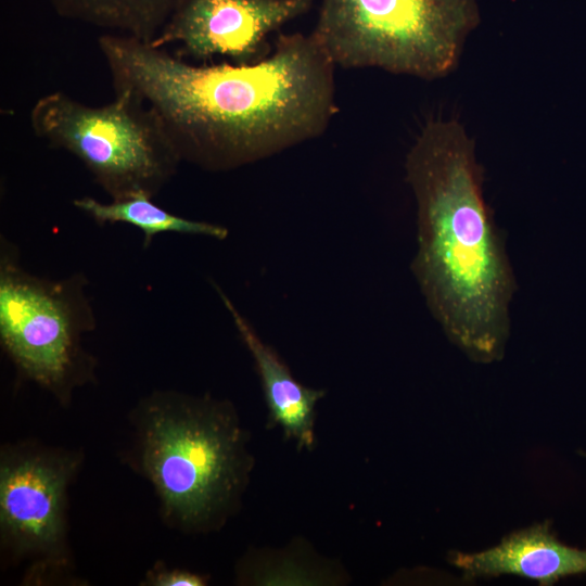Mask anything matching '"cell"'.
Returning <instances> with one entry per match:
<instances>
[{
  "instance_id": "3",
  "label": "cell",
  "mask_w": 586,
  "mask_h": 586,
  "mask_svg": "<svg viewBox=\"0 0 586 586\" xmlns=\"http://www.w3.org/2000/svg\"><path fill=\"white\" fill-rule=\"evenodd\" d=\"M131 420L137 469L153 485L163 519L187 533L221 528L238 512L254 463L232 404L154 392Z\"/></svg>"
},
{
  "instance_id": "9",
  "label": "cell",
  "mask_w": 586,
  "mask_h": 586,
  "mask_svg": "<svg viewBox=\"0 0 586 586\" xmlns=\"http://www.w3.org/2000/svg\"><path fill=\"white\" fill-rule=\"evenodd\" d=\"M448 560L466 581L517 575L549 586L562 578L586 575V548L562 543L550 521L512 532L483 551H451Z\"/></svg>"
},
{
  "instance_id": "11",
  "label": "cell",
  "mask_w": 586,
  "mask_h": 586,
  "mask_svg": "<svg viewBox=\"0 0 586 586\" xmlns=\"http://www.w3.org/2000/svg\"><path fill=\"white\" fill-rule=\"evenodd\" d=\"M62 17L152 42L183 0H48Z\"/></svg>"
},
{
  "instance_id": "5",
  "label": "cell",
  "mask_w": 586,
  "mask_h": 586,
  "mask_svg": "<svg viewBox=\"0 0 586 586\" xmlns=\"http://www.w3.org/2000/svg\"><path fill=\"white\" fill-rule=\"evenodd\" d=\"M89 105L63 91L40 97L29 112L36 137L76 157L114 201L154 198L181 163L155 114L128 91Z\"/></svg>"
},
{
  "instance_id": "8",
  "label": "cell",
  "mask_w": 586,
  "mask_h": 586,
  "mask_svg": "<svg viewBox=\"0 0 586 586\" xmlns=\"http://www.w3.org/2000/svg\"><path fill=\"white\" fill-rule=\"evenodd\" d=\"M314 0H183L150 43H178L196 59L249 63L275 31L305 15Z\"/></svg>"
},
{
  "instance_id": "14",
  "label": "cell",
  "mask_w": 586,
  "mask_h": 586,
  "mask_svg": "<svg viewBox=\"0 0 586 586\" xmlns=\"http://www.w3.org/2000/svg\"><path fill=\"white\" fill-rule=\"evenodd\" d=\"M578 454L586 458V451L585 450H579Z\"/></svg>"
},
{
  "instance_id": "4",
  "label": "cell",
  "mask_w": 586,
  "mask_h": 586,
  "mask_svg": "<svg viewBox=\"0 0 586 586\" xmlns=\"http://www.w3.org/2000/svg\"><path fill=\"white\" fill-rule=\"evenodd\" d=\"M477 24L476 0H322L311 34L336 67L432 80Z\"/></svg>"
},
{
  "instance_id": "7",
  "label": "cell",
  "mask_w": 586,
  "mask_h": 586,
  "mask_svg": "<svg viewBox=\"0 0 586 586\" xmlns=\"http://www.w3.org/2000/svg\"><path fill=\"white\" fill-rule=\"evenodd\" d=\"M80 457L23 443L0 454V534L13 556L39 564L66 557V497Z\"/></svg>"
},
{
  "instance_id": "2",
  "label": "cell",
  "mask_w": 586,
  "mask_h": 586,
  "mask_svg": "<svg viewBox=\"0 0 586 586\" xmlns=\"http://www.w3.org/2000/svg\"><path fill=\"white\" fill-rule=\"evenodd\" d=\"M405 173L417 205L411 270L425 304L470 360L499 361L517 282L484 198L474 141L456 119L430 120L406 155Z\"/></svg>"
},
{
  "instance_id": "13",
  "label": "cell",
  "mask_w": 586,
  "mask_h": 586,
  "mask_svg": "<svg viewBox=\"0 0 586 586\" xmlns=\"http://www.w3.org/2000/svg\"><path fill=\"white\" fill-rule=\"evenodd\" d=\"M206 579L198 574L187 570L168 569L164 565H155L148 573L144 585L152 586H203Z\"/></svg>"
},
{
  "instance_id": "10",
  "label": "cell",
  "mask_w": 586,
  "mask_h": 586,
  "mask_svg": "<svg viewBox=\"0 0 586 586\" xmlns=\"http://www.w3.org/2000/svg\"><path fill=\"white\" fill-rule=\"evenodd\" d=\"M215 288L253 357L270 422L280 426L298 449H311L316 442V406L326 392L300 383L277 352L259 337L222 290L216 284Z\"/></svg>"
},
{
  "instance_id": "1",
  "label": "cell",
  "mask_w": 586,
  "mask_h": 586,
  "mask_svg": "<svg viewBox=\"0 0 586 586\" xmlns=\"http://www.w3.org/2000/svg\"><path fill=\"white\" fill-rule=\"evenodd\" d=\"M114 92L157 117L181 162L243 167L319 138L336 112L335 68L314 35H280L249 63L194 65L133 37L102 33Z\"/></svg>"
},
{
  "instance_id": "6",
  "label": "cell",
  "mask_w": 586,
  "mask_h": 586,
  "mask_svg": "<svg viewBox=\"0 0 586 586\" xmlns=\"http://www.w3.org/2000/svg\"><path fill=\"white\" fill-rule=\"evenodd\" d=\"M3 242V241H2ZM0 258V341L17 369L69 400L78 385L90 381L94 362L82 335L94 327L81 276L51 281L21 267L7 243Z\"/></svg>"
},
{
  "instance_id": "12",
  "label": "cell",
  "mask_w": 586,
  "mask_h": 586,
  "mask_svg": "<svg viewBox=\"0 0 586 586\" xmlns=\"http://www.w3.org/2000/svg\"><path fill=\"white\" fill-rule=\"evenodd\" d=\"M79 211L100 225L124 222L137 227L143 233V244H151L155 235L166 232L203 235L224 240L228 229L212 222L193 220L173 214L153 202L143 193L109 203L84 196L74 200Z\"/></svg>"
}]
</instances>
